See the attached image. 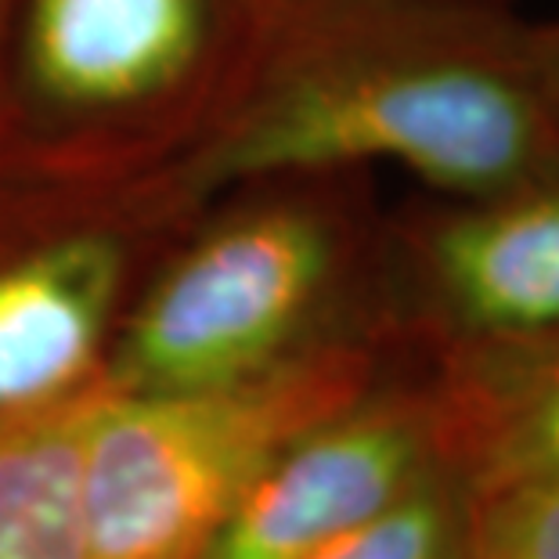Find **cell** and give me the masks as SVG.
I'll use <instances>...</instances> for the list:
<instances>
[{"mask_svg":"<svg viewBox=\"0 0 559 559\" xmlns=\"http://www.w3.org/2000/svg\"><path fill=\"white\" fill-rule=\"evenodd\" d=\"M397 163L437 195L559 181L534 22L498 0H293L264 69L185 181Z\"/></svg>","mask_w":559,"mask_h":559,"instance_id":"cell-1","label":"cell"},{"mask_svg":"<svg viewBox=\"0 0 559 559\" xmlns=\"http://www.w3.org/2000/svg\"><path fill=\"white\" fill-rule=\"evenodd\" d=\"M383 221L372 170L358 166L260 174L213 192L141 282L105 383L192 390L329 343L394 340Z\"/></svg>","mask_w":559,"mask_h":559,"instance_id":"cell-2","label":"cell"},{"mask_svg":"<svg viewBox=\"0 0 559 559\" xmlns=\"http://www.w3.org/2000/svg\"><path fill=\"white\" fill-rule=\"evenodd\" d=\"M293 0H0V170L134 181L235 120Z\"/></svg>","mask_w":559,"mask_h":559,"instance_id":"cell-3","label":"cell"},{"mask_svg":"<svg viewBox=\"0 0 559 559\" xmlns=\"http://www.w3.org/2000/svg\"><path fill=\"white\" fill-rule=\"evenodd\" d=\"M408 354L394 340H347L192 390L105 383L83 437L87 559H195L293 440L361 401Z\"/></svg>","mask_w":559,"mask_h":559,"instance_id":"cell-4","label":"cell"},{"mask_svg":"<svg viewBox=\"0 0 559 559\" xmlns=\"http://www.w3.org/2000/svg\"><path fill=\"white\" fill-rule=\"evenodd\" d=\"M202 202L181 170L134 181L0 170V419L105 379L141 282Z\"/></svg>","mask_w":559,"mask_h":559,"instance_id":"cell-5","label":"cell"},{"mask_svg":"<svg viewBox=\"0 0 559 559\" xmlns=\"http://www.w3.org/2000/svg\"><path fill=\"white\" fill-rule=\"evenodd\" d=\"M386 329L430 354L559 325V181L423 195L383 221Z\"/></svg>","mask_w":559,"mask_h":559,"instance_id":"cell-6","label":"cell"},{"mask_svg":"<svg viewBox=\"0 0 559 559\" xmlns=\"http://www.w3.org/2000/svg\"><path fill=\"white\" fill-rule=\"evenodd\" d=\"M444 469L426 358L408 354L361 401L293 440L195 559H307Z\"/></svg>","mask_w":559,"mask_h":559,"instance_id":"cell-7","label":"cell"},{"mask_svg":"<svg viewBox=\"0 0 559 559\" xmlns=\"http://www.w3.org/2000/svg\"><path fill=\"white\" fill-rule=\"evenodd\" d=\"M423 358L462 484H559V325Z\"/></svg>","mask_w":559,"mask_h":559,"instance_id":"cell-8","label":"cell"},{"mask_svg":"<svg viewBox=\"0 0 559 559\" xmlns=\"http://www.w3.org/2000/svg\"><path fill=\"white\" fill-rule=\"evenodd\" d=\"M102 390L0 419V559H87L83 437Z\"/></svg>","mask_w":559,"mask_h":559,"instance_id":"cell-9","label":"cell"},{"mask_svg":"<svg viewBox=\"0 0 559 559\" xmlns=\"http://www.w3.org/2000/svg\"><path fill=\"white\" fill-rule=\"evenodd\" d=\"M462 552L466 484L444 469L307 559H462Z\"/></svg>","mask_w":559,"mask_h":559,"instance_id":"cell-10","label":"cell"},{"mask_svg":"<svg viewBox=\"0 0 559 559\" xmlns=\"http://www.w3.org/2000/svg\"><path fill=\"white\" fill-rule=\"evenodd\" d=\"M462 559H559V484H466Z\"/></svg>","mask_w":559,"mask_h":559,"instance_id":"cell-11","label":"cell"},{"mask_svg":"<svg viewBox=\"0 0 559 559\" xmlns=\"http://www.w3.org/2000/svg\"><path fill=\"white\" fill-rule=\"evenodd\" d=\"M534 51H538L545 102L559 120V22H534Z\"/></svg>","mask_w":559,"mask_h":559,"instance_id":"cell-12","label":"cell"},{"mask_svg":"<svg viewBox=\"0 0 559 559\" xmlns=\"http://www.w3.org/2000/svg\"><path fill=\"white\" fill-rule=\"evenodd\" d=\"M498 4H509V0H498Z\"/></svg>","mask_w":559,"mask_h":559,"instance_id":"cell-13","label":"cell"}]
</instances>
